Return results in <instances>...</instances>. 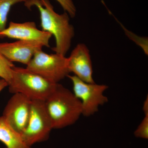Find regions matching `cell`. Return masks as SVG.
<instances>
[{
	"mask_svg": "<svg viewBox=\"0 0 148 148\" xmlns=\"http://www.w3.org/2000/svg\"><path fill=\"white\" fill-rule=\"evenodd\" d=\"M34 6L39 11L42 30L55 37L56 45L52 50L66 56L75 36V29L70 23L69 14L66 12L61 14L56 12L49 0H38Z\"/></svg>",
	"mask_w": 148,
	"mask_h": 148,
	"instance_id": "1",
	"label": "cell"
},
{
	"mask_svg": "<svg viewBox=\"0 0 148 148\" xmlns=\"http://www.w3.org/2000/svg\"><path fill=\"white\" fill-rule=\"evenodd\" d=\"M44 102L53 129L72 125L82 115L80 101L73 92L59 83Z\"/></svg>",
	"mask_w": 148,
	"mask_h": 148,
	"instance_id": "2",
	"label": "cell"
},
{
	"mask_svg": "<svg viewBox=\"0 0 148 148\" xmlns=\"http://www.w3.org/2000/svg\"><path fill=\"white\" fill-rule=\"evenodd\" d=\"M57 84L51 82L26 68L14 66L12 79L8 86L11 93H21L31 100L45 101L53 92Z\"/></svg>",
	"mask_w": 148,
	"mask_h": 148,
	"instance_id": "3",
	"label": "cell"
},
{
	"mask_svg": "<svg viewBox=\"0 0 148 148\" xmlns=\"http://www.w3.org/2000/svg\"><path fill=\"white\" fill-rule=\"evenodd\" d=\"M26 69L55 83L70 73L66 56L56 53L48 54L42 50L35 53Z\"/></svg>",
	"mask_w": 148,
	"mask_h": 148,
	"instance_id": "4",
	"label": "cell"
},
{
	"mask_svg": "<svg viewBox=\"0 0 148 148\" xmlns=\"http://www.w3.org/2000/svg\"><path fill=\"white\" fill-rule=\"evenodd\" d=\"M52 129L51 121L44 101L32 100L28 124L21 134L24 143L31 147L36 143L46 141Z\"/></svg>",
	"mask_w": 148,
	"mask_h": 148,
	"instance_id": "5",
	"label": "cell"
},
{
	"mask_svg": "<svg viewBox=\"0 0 148 148\" xmlns=\"http://www.w3.org/2000/svg\"><path fill=\"white\" fill-rule=\"evenodd\" d=\"M67 77L73 83L74 95L81 103L83 115H92L98 112L99 106L108 102V98L104 95L108 86L84 82L75 75H69Z\"/></svg>",
	"mask_w": 148,
	"mask_h": 148,
	"instance_id": "6",
	"label": "cell"
},
{
	"mask_svg": "<svg viewBox=\"0 0 148 148\" xmlns=\"http://www.w3.org/2000/svg\"><path fill=\"white\" fill-rule=\"evenodd\" d=\"M32 100L23 94L14 93L6 105L2 116L8 123L20 134L29 121Z\"/></svg>",
	"mask_w": 148,
	"mask_h": 148,
	"instance_id": "7",
	"label": "cell"
},
{
	"mask_svg": "<svg viewBox=\"0 0 148 148\" xmlns=\"http://www.w3.org/2000/svg\"><path fill=\"white\" fill-rule=\"evenodd\" d=\"M52 35L38 29L34 21L23 23L11 21L8 27L0 33V38L5 37L20 40L36 42L43 47H49V40Z\"/></svg>",
	"mask_w": 148,
	"mask_h": 148,
	"instance_id": "8",
	"label": "cell"
},
{
	"mask_svg": "<svg viewBox=\"0 0 148 148\" xmlns=\"http://www.w3.org/2000/svg\"><path fill=\"white\" fill-rule=\"evenodd\" d=\"M67 64L70 73L83 81L94 83L92 77V61L89 51L84 44L79 43L67 58Z\"/></svg>",
	"mask_w": 148,
	"mask_h": 148,
	"instance_id": "9",
	"label": "cell"
},
{
	"mask_svg": "<svg viewBox=\"0 0 148 148\" xmlns=\"http://www.w3.org/2000/svg\"><path fill=\"white\" fill-rule=\"evenodd\" d=\"M40 43L20 40L12 42L0 43V52L11 62L27 65L37 51L42 50Z\"/></svg>",
	"mask_w": 148,
	"mask_h": 148,
	"instance_id": "10",
	"label": "cell"
},
{
	"mask_svg": "<svg viewBox=\"0 0 148 148\" xmlns=\"http://www.w3.org/2000/svg\"><path fill=\"white\" fill-rule=\"evenodd\" d=\"M0 141L5 148H31L27 145L20 134L8 123L3 117H0Z\"/></svg>",
	"mask_w": 148,
	"mask_h": 148,
	"instance_id": "11",
	"label": "cell"
},
{
	"mask_svg": "<svg viewBox=\"0 0 148 148\" xmlns=\"http://www.w3.org/2000/svg\"><path fill=\"white\" fill-rule=\"evenodd\" d=\"M27 0H0V33L6 28L9 13L16 4L25 3Z\"/></svg>",
	"mask_w": 148,
	"mask_h": 148,
	"instance_id": "12",
	"label": "cell"
},
{
	"mask_svg": "<svg viewBox=\"0 0 148 148\" xmlns=\"http://www.w3.org/2000/svg\"><path fill=\"white\" fill-rule=\"evenodd\" d=\"M14 66L12 62L0 52V77L5 80L8 84L12 79Z\"/></svg>",
	"mask_w": 148,
	"mask_h": 148,
	"instance_id": "13",
	"label": "cell"
},
{
	"mask_svg": "<svg viewBox=\"0 0 148 148\" xmlns=\"http://www.w3.org/2000/svg\"><path fill=\"white\" fill-rule=\"evenodd\" d=\"M38 0H27L24 3V5L28 9L31 10L34 4ZM58 2L62 8L69 16L74 17L76 14V8L72 0H56Z\"/></svg>",
	"mask_w": 148,
	"mask_h": 148,
	"instance_id": "14",
	"label": "cell"
},
{
	"mask_svg": "<svg viewBox=\"0 0 148 148\" xmlns=\"http://www.w3.org/2000/svg\"><path fill=\"white\" fill-rule=\"evenodd\" d=\"M134 134L138 138L148 139V115H145V117L134 132Z\"/></svg>",
	"mask_w": 148,
	"mask_h": 148,
	"instance_id": "15",
	"label": "cell"
},
{
	"mask_svg": "<svg viewBox=\"0 0 148 148\" xmlns=\"http://www.w3.org/2000/svg\"><path fill=\"white\" fill-rule=\"evenodd\" d=\"M143 110L145 115H148V96L143 104Z\"/></svg>",
	"mask_w": 148,
	"mask_h": 148,
	"instance_id": "16",
	"label": "cell"
},
{
	"mask_svg": "<svg viewBox=\"0 0 148 148\" xmlns=\"http://www.w3.org/2000/svg\"><path fill=\"white\" fill-rule=\"evenodd\" d=\"M8 83L5 80L3 79H0V92L7 86H8Z\"/></svg>",
	"mask_w": 148,
	"mask_h": 148,
	"instance_id": "17",
	"label": "cell"
}]
</instances>
